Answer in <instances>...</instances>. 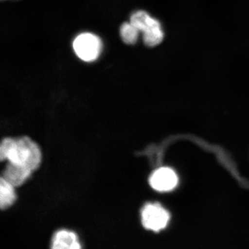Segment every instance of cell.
<instances>
[{"instance_id":"obj_7","label":"cell","mask_w":249,"mask_h":249,"mask_svg":"<svg viewBox=\"0 0 249 249\" xmlns=\"http://www.w3.org/2000/svg\"><path fill=\"white\" fill-rule=\"evenodd\" d=\"M31 170L8 163L1 174V178L14 187L22 186L31 176Z\"/></svg>"},{"instance_id":"obj_9","label":"cell","mask_w":249,"mask_h":249,"mask_svg":"<svg viewBox=\"0 0 249 249\" xmlns=\"http://www.w3.org/2000/svg\"><path fill=\"white\" fill-rule=\"evenodd\" d=\"M121 38L127 45H134L137 42L139 31L130 22H125L120 29Z\"/></svg>"},{"instance_id":"obj_1","label":"cell","mask_w":249,"mask_h":249,"mask_svg":"<svg viewBox=\"0 0 249 249\" xmlns=\"http://www.w3.org/2000/svg\"><path fill=\"white\" fill-rule=\"evenodd\" d=\"M0 160L34 172L40 164L42 153L38 145L29 137L5 138L0 145Z\"/></svg>"},{"instance_id":"obj_6","label":"cell","mask_w":249,"mask_h":249,"mask_svg":"<svg viewBox=\"0 0 249 249\" xmlns=\"http://www.w3.org/2000/svg\"><path fill=\"white\" fill-rule=\"evenodd\" d=\"M52 249H82V247L75 232L60 230L54 234Z\"/></svg>"},{"instance_id":"obj_4","label":"cell","mask_w":249,"mask_h":249,"mask_svg":"<svg viewBox=\"0 0 249 249\" xmlns=\"http://www.w3.org/2000/svg\"><path fill=\"white\" fill-rule=\"evenodd\" d=\"M142 225L153 231L164 229L170 220V214L158 203H148L142 210Z\"/></svg>"},{"instance_id":"obj_3","label":"cell","mask_w":249,"mask_h":249,"mask_svg":"<svg viewBox=\"0 0 249 249\" xmlns=\"http://www.w3.org/2000/svg\"><path fill=\"white\" fill-rule=\"evenodd\" d=\"M101 39L90 33H84L77 36L73 42V48L77 56L85 62L96 60L102 50Z\"/></svg>"},{"instance_id":"obj_2","label":"cell","mask_w":249,"mask_h":249,"mask_svg":"<svg viewBox=\"0 0 249 249\" xmlns=\"http://www.w3.org/2000/svg\"><path fill=\"white\" fill-rule=\"evenodd\" d=\"M131 24L143 34V42L147 47H153L160 45L164 38V33L160 21L150 17L145 11L134 13L130 18Z\"/></svg>"},{"instance_id":"obj_5","label":"cell","mask_w":249,"mask_h":249,"mask_svg":"<svg viewBox=\"0 0 249 249\" xmlns=\"http://www.w3.org/2000/svg\"><path fill=\"white\" fill-rule=\"evenodd\" d=\"M154 190L161 193L170 192L178 186V178L176 172L169 167H162L155 170L149 178Z\"/></svg>"},{"instance_id":"obj_8","label":"cell","mask_w":249,"mask_h":249,"mask_svg":"<svg viewBox=\"0 0 249 249\" xmlns=\"http://www.w3.org/2000/svg\"><path fill=\"white\" fill-rule=\"evenodd\" d=\"M16 200L15 187L4 179L0 178V207L2 210L12 206Z\"/></svg>"}]
</instances>
